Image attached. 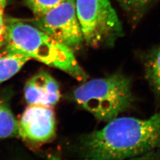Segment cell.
<instances>
[{"mask_svg":"<svg viewBox=\"0 0 160 160\" xmlns=\"http://www.w3.org/2000/svg\"><path fill=\"white\" fill-rule=\"evenodd\" d=\"M63 0H26L34 16H38L59 5Z\"/></svg>","mask_w":160,"mask_h":160,"instance_id":"obj_12","label":"cell"},{"mask_svg":"<svg viewBox=\"0 0 160 160\" xmlns=\"http://www.w3.org/2000/svg\"><path fill=\"white\" fill-rule=\"evenodd\" d=\"M86 159L137 158L160 148V112L148 119L116 118L81 140Z\"/></svg>","mask_w":160,"mask_h":160,"instance_id":"obj_1","label":"cell"},{"mask_svg":"<svg viewBox=\"0 0 160 160\" xmlns=\"http://www.w3.org/2000/svg\"><path fill=\"white\" fill-rule=\"evenodd\" d=\"M33 24L74 51L84 42L77 14L75 0H63L59 5L38 16Z\"/></svg>","mask_w":160,"mask_h":160,"instance_id":"obj_5","label":"cell"},{"mask_svg":"<svg viewBox=\"0 0 160 160\" xmlns=\"http://www.w3.org/2000/svg\"><path fill=\"white\" fill-rule=\"evenodd\" d=\"M24 96L29 104L53 106L59 100L61 92L55 79L48 72L41 71L27 81Z\"/></svg>","mask_w":160,"mask_h":160,"instance_id":"obj_7","label":"cell"},{"mask_svg":"<svg viewBox=\"0 0 160 160\" xmlns=\"http://www.w3.org/2000/svg\"><path fill=\"white\" fill-rule=\"evenodd\" d=\"M8 0H0V47L4 46L7 39L6 18L4 12Z\"/></svg>","mask_w":160,"mask_h":160,"instance_id":"obj_13","label":"cell"},{"mask_svg":"<svg viewBox=\"0 0 160 160\" xmlns=\"http://www.w3.org/2000/svg\"><path fill=\"white\" fill-rule=\"evenodd\" d=\"M0 51V84L16 74L31 58L5 45Z\"/></svg>","mask_w":160,"mask_h":160,"instance_id":"obj_9","label":"cell"},{"mask_svg":"<svg viewBox=\"0 0 160 160\" xmlns=\"http://www.w3.org/2000/svg\"><path fill=\"white\" fill-rule=\"evenodd\" d=\"M6 45L49 67L61 70L81 82L88 79L74 51L36 26L22 19L6 18Z\"/></svg>","mask_w":160,"mask_h":160,"instance_id":"obj_2","label":"cell"},{"mask_svg":"<svg viewBox=\"0 0 160 160\" xmlns=\"http://www.w3.org/2000/svg\"><path fill=\"white\" fill-rule=\"evenodd\" d=\"M139 57L145 79L155 98L160 102V44L142 52Z\"/></svg>","mask_w":160,"mask_h":160,"instance_id":"obj_8","label":"cell"},{"mask_svg":"<svg viewBox=\"0 0 160 160\" xmlns=\"http://www.w3.org/2000/svg\"><path fill=\"white\" fill-rule=\"evenodd\" d=\"M75 6L88 46L113 47L123 36L122 23L110 0H75Z\"/></svg>","mask_w":160,"mask_h":160,"instance_id":"obj_4","label":"cell"},{"mask_svg":"<svg viewBox=\"0 0 160 160\" xmlns=\"http://www.w3.org/2000/svg\"><path fill=\"white\" fill-rule=\"evenodd\" d=\"M19 137L18 124L10 109L0 102V139Z\"/></svg>","mask_w":160,"mask_h":160,"instance_id":"obj_11","label":"cell"},{"mask_svg":"<svg viewBox=\"0 0 160 160\" xmlns=\"http://www.w3.org/2000/svg\"><path fill=\"white\" fill-rule=\"evenodd\" d=\"M18 124L19 137L32 142H46L55 135V116L52 106L29 104Z\"/></svg>","mask_w":160,"mask_h":160,"instance_id":"obj_6","label":"cell"},{"mask_svg":"<svg viewBox=\"0 0 160 160\" xmlns=\"http://www.w3.org/2000/svg\"><path fill=\"white\" fill-rule=\"evenodd\" d=\"M156 0H116L126 12L131 23L136 26L141 20L147 9Z\"/></svg>","mask_w":160,"mask_h":160,"instance_id":"obj_10","label":"cell"},{"mask_svg":"<svg viewBox=\"0 0 160 160\" xmlns=\"http://www.w3.org/2000/svg\"><path fill=\"white\" fill-rule=\"evenodd\" d=\"M75 101L97 120L109 122L135 108L131 77L117 71L106 77L86 81L73 93Z\"/></svg>","mask_w":160,"mask_h":160,"instance_id":"obj_3","label":"cell"}]
</instances>
